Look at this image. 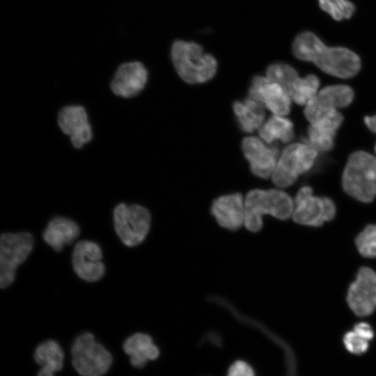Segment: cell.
<instances>
[{
    "label": "cell",
    "mask_w": 376,
    "mask_h": 376,
    "mask_svg": "<svg viewBox=\"0 0 376 376\" xmlns=\"http://www.w3.org/2000/svg\"><path fill=\"white\" fill-rule=\"evenodd\" d=\"M364 123L371 132L376 133V115L366 116L364 118Z\"/></svg>",
    "instance_id": "cell-31"
},
{
    "label": "cell",
    "mask_w": 376,
    "mask_h": 376,
    "mask_svg": "<svg viewBox=\"0 0 376 376\" xmlns=\"http://www.w3.org/2000/svg\"><path fill=\"white\" fill-rule=\"evenodd\" d=\"M345 348L351 353L361 354L368 348V340L359 336L354 331L347 332L343 337Z\"/></svg>",
    "instance_id": "cell-28"
},
{
    "label": "cell",
    "mask_w": 376,
    "mask_h": 376,
    "mask_svg": "<svg viewBox=\"0 0 376 376\" xmlns=\"http://www.w3.org/2000/svg\"><path fill=\"white\" fill-rule=\"evenodd\" d=\"M292 52L298 59L313 62L323 72L339 78H351L361 68V60L356 53L345 47H328L310 31L296 37Z\"/></svg>",
    "instance_id": "cell-1"
},
{
    "label": "cell",
    "mask_w": 376,
    "mask_h": 376,
    "mask_svg": "<svg viewBox=\"0 0 376 376\" xmlns=\"http://www.w3.org/2000/svg\"><path fill=\"white\" fill-rule=\"evenodd\" d=\"M72 364L81 376H103L109 370L112 356L92 333L84 332L71 347Z\"/></svg>",
    "instance_id": "cell-5"
},
{
    "label": "cell",
    "mask_w": 376,
    "mask_h": 376,
    "mask_svg": "<svg viewBox=\"0 0 376 376\" xmlns=\"http://www.w3.org/2000/svg\"><path fill=\"white\" fill-rule=\"evenodd\" d=\"M336 212L334 201L328 197L316 196L309 186L302 187L294 201L293 221L299 224L318 227L332 220Z\"/></svg>",
    "instance_id": "cell-9"
},
{
    "label": "cell",
    "mask_w": 376,
    "mask_h": 376,
    "mask_svg": "<svg viewBox=\"0 0 376 376\" xmlns=\"http://www.w3.org/2000/svg\"><path fill=\"white\" fill-rule=\"evenodd\" d=\"M150 212L141 205L120 203L113 208V229L121 242L127 247L142 243L150 231Z\"/></svg>",
    "instance_id": "cell-6"
},
{
    "label": "cell",
    "mask_w": 376,
    "mask_h": 376,
    "mask_svg": "<svg viewBox=\"0 0 376 376\" xmlns=\"http://www.w3.org/2000/svg\"><path fill=\"white\" fill-rule=\"evenodd\" d=\"M33 235L27 231L6 232L0 237V287H9L15 281L17 267L31 254Z\"/></svg>",
    "instance_id": "cell-7"
},
{
    "label": "cell",
    "mask_w": 376,
    "mask_h": 376,
    "mask_svg": "<svg viewBox=\"0 0 376 376\" xmlns=\"http://www.w3.org/2000/svg\"><path fill=\"white\" fill-rule=\"evenodd\" d=\"M242 147L253 174L261 178H267L272 175L279 159L276 147H268L253 136L244 139Z\"/></svg>",
    "instance_id": "cell-15"
},
{
    "label": "cell",
    "mask_w": 376,
    "mask_h": 376,
    "mask_svg": "<svg viewBox=\"0 0 376 376\" xmlns=\"http://www.w3.org/2000/svg\"><path fill=\"white\" fill-rule=\"evenodd\" d=\"M375 151L376 152V144H375Z\"/></svg>",
    "instance_id": "cell-32"
},
{
    "label": "cell",
    "mask_w": 376,
    "mask_h": 376,
    "mask_svg": "<svg viewBox=\"0 0 376 376\" xmlns=\"http://www.w3.org/2000/svg\"><path fill=\"white\" fill-rule=\"evenodd\" d=\"M102 258L103 253L97 243L89 240H79L72 252L73 271L79 279L86 282L98 281L106 271Z\"/></svg>",
    "instance_id": "cell-11"
},
{
    "label": "cell",
    "mask_w": 376,
    "mask_h": 376,
    "mask_svg": "<svg viewBox=\"0 0 376 376\" xmlns=\"http://www.w3.org/2000/svg\"><path fill=\"white\" fill-rule=\"evenodd\" d=\"M147 80L148 71L141 63L126 62L118 67L110 83V88L118 97L132 98L143 91Z\"/></svg>",
    "instance_id": "cell-14"
},
{
    "label": "cell",
    "mask_w": 376,
    "mask_h": 376,
    "mask_svg": "<svg viewBox=\"0 0 376 376\" xmlns=\"http://www.w3.org/2000/svg\"><path fill=\"white\" fill-rule=\"evenodd\" d=\"M355 244L366 258H376V224L367 225L357 236Z\"/></svg>",
    "instance_id": "cell-26"
},
{
    "label": "cell",
    "mask_w": 376,
    "mask_h": 376,
    "mask_svg": "<svg viewBox=\"0 0 376 376\" xmlns=\"http://www.w3.org/2000/svg\"><path fill=\"white\" fill-rule=\"evenodd\" d=\"M343 117L338 111L313 123L307 130V141L317 150L329 151L334 147V137Z\"/></svg>",
    "instance_id": "cell-18"
},
{
    "label": "cell",
    "mask_w": 376,
    "mask_h": 376,
    "mask_svg": "<svg viewBox=\"0 0 376 376\" xmlns=\"http://www.w3.org/2000/svg\"><path fill=\"white\" fill-rule=\"evenodd\" d=\"M259 134L269 143L275 141L287 143L294 136L293 124L289 119L282 116L274 115L260 127Z\"/></svg>",
    "instance_id": "cell-22"
},
{
    "label": "cell",
    "mask_w": 376,
    "mask_h": 376,
    "mask_svg": "<svg viewBox=\"0 0 376 376\" xmlns=\"http://www.w3.org/2000/svg\"><path fill=\"white\" fill-rule=\"evenodd\" d=\"M342 185L353 198L373 201L376 197V157L363 150L353 152L343 171Z\"/></svg>",
    "instance_id": "cell-4"
},
{
    "label": "cell",
    "mask_w": 376,
    "mask_h": 376,
    "mask_svg": "<svg viewBox=\"0 0 376 376\" xmlns=\"http://www.w3.org/2000/svg\"><path fill=\"white\" fill-rule=\"evenodd\" d=\"M318 3L322 10L337 21L350 18L355 11L354 5L347 0H318Z\"/></svg>",
    "instance_id": "cell-27"
},
{
    "label": "cell",
    "mask_w": 376,
    "mask_h": 376,
    "mask_svg": "<svg viewBox=\"0 0 376 376\" xmlns=\"http://www.w3.org/2000/svg\"><path fill=\"white\" fill-rule=\"evenodd\" d=\"M227 376H255V373L248 363L237 361L229 368Z\"/></svg>",
    "instance_id": "cell-29"
},
{
    "label": "cell",
    "mask_w": 376,
    "mask_h": 376,
    "mask_svg": "<svg viewBox=\"0 0 376 376\" xmlns=\"http://www.w3.org/2000/svg\"><path fill=\"white\" fill-rule=\"evenodd\" d=\"M320 80L314 75H308L304 78L297 77L295 81L291 97L299 105H306L318 93Z\"/></svg>",
    "instance_id": "cell-24"
},
{
    "label": "cell",
    "mask_w": 376,
    "mask_h": 376,
    "mask_svg": "<svg viewBox=\"0 0 376 376\" xmlns=\"http://www.w3.org/2000/svg\"><path fill=\"white\" fill-rule=\"evenodd\" d=\"M354 96V91L351 87L337 84L324 87L315 95V98L323 106L337 109L349 106Z\"/></svg>",
    "instance_id": "cell-23"
},
{
    "label": "cell",
    "mask_w": 376,
    "mask_h": 376,
    "mask_svg": "<svg viewBox=\"0 0 376 376\" xmlns=\"http://www.w3.org/2000/svg\"><path fill=\"white\" fill-rule=\"evenodd\" d=\"M317 151L308 143H296L287 146L272 173L275 185L287 187L292 185L299 175L312 168L318 156Z\"/></svg>",
    "instance_id": "cell-8"
},
{
    "label": "cell",
    "mask_w": 376,
    "mask_h": 376,
    "mask_svg": "<svg viewBox=\"0 0 376 376\" xmlns=\"http://www.w3.org/2000/svg\"><path fill=\"white\" fill-rule=\"evenodd\" d=\"M233 110L240 128L246 132H252L258 128L265 118L264 106L250 98L236 101Z\"/></svg>",
    "instance_id": "cell-21"
},
{
    "label": "cell",
    "mask_w": 376,
    "mask_h": 376,
    "mask_svg": "<svg viewBox=\"0 0 376 376\" xmlns=\"http://www.w3.org/2000/svg\"><path fill=\"white\" fill-rule=\"evenodd\" d=\"M294 201L290 195L279 189H253L244 199V226L251 232L263 227V217L269 214L280 220L292 217Z\"/></svg>",
    "instance_id": "cell-2"
},
{
    "label": "cell",
    "mask_w": 376,
    "mask_h": 376,
    "mask_svg": "<svg viewBox=\"0 0 376 376\" xmlns=\"http://www.w3.org/2000/svg\"><path fill=\"white\" fill-rule=\"evenodd\" d=\"M353 331L363 338L370 340L374 337V331L371 326L364 322H361L356 324Z\"/></svg>",
    "instance_id": "cell-30"
},
{
    "label": "cell",
    "mask_w": 376,
    "mask_h": 376,
    "mask_svg": "<svg viewBox=\"0 0 376 376\" xmlns=\"http://www.w3.org/2000/svg\"><path fill=\"white\" fill-rule=\"evenodd\" d=\"M266 77L271 81L279 84L291 95L292 86L298 77V74L290 65L278 63L272 64L267 68Z\"/></svg>",
    "instance_id": "cell-25"
},
{
    "label": "cell",
    "mask_w": 376,
    "mask_h": 376,
    "mask_svg": "<svg viewBox=\"0 0 376 376\" xmlns=\"http://www.w3.org/2000/svg\"><path fill=\"white\" fill-rule=\"evenodd\" d=\"M57 123L61 132L69 136L75 148H81L93 139V129L83 106L63 107L58 113Z\"/></svg>",
    "instance_id": "cell-12"
},
{
    "label": "cell",
    "mask_w": 376,
    "mask_h": 376,
    "mask_svg": "<svg viewBox=\"0 0 376 376\" xmlns=\"http://www.w3.org/2000/svg\"><path fill=\"white\" fill-rule=\"evenodd\" d=\"M249 95L250 98L260 102L275 115L285 116L290 112V95L279 84L267 77H255Z\"/></svg>",
    "instance_id": "cell-13"
},
{
    "label": "cell",
    "mask_w": 376,
    "mask_h": 376,
    "mask_svg": "<svg viewBox=\"0 0 376 376\" xmlns=\"http://www.w3.org/2000/svg\"><path fill=\"white\" fill-rule=\"evenodd\" d=\"M35 361L41 366L37 376H54L60 371L64 362V352L54 340H47L40 343L33 354Z\"/></svg>",
    "instance_id": "cell-20"
},
{
    "label": "cell",
    "mask_w": 376,
    "mask_h": 376,
    "mask_svg": "<svg viewBox=\"0 0 376 376\" xmlns=\"http://www.w3.org/2000/svg\"><path fill=\"white\" fill-rule=\"evenodd\" d=\"M123 348L125 353L130 356L131 364L137 368L144 367L148 361L155 360L159 354L150 336L141 332L127 338Z\"/></svg>",
    "instance_id": "cell-19"
},
{
    "label": "cell",
    "mask_w": 376,
    "mask_h": 376,
    "mask_svg": "<svg viewBox=\"0 0 376 376\" xmlns=\"http://www.w3.org/2000/svg\"><path fill=\"white\" fill-rule=\"evenodd\" d=\"M346 301L357 315L365 317L376 310V272L369 267H361L350 284Z\"/></svg>",
    "instance_id": "cell-10"
},
{
    "label": "cell",
    "mask_w": 376,
    "mask_h": 376,
    "mask_svg": "<svg viewBox=\"0 0 376 376\" xmlns=\"http://www.w3.org/2000/svg\"><path fill=\"white\" fill-rule=\"evenodd\" d=\"M171 58L179 76L189 84H201L212 79L217 63L210 54L196 42L176 40L171 47Z\"/></svg>",
    "instance_id": "cell-3"
},
{
    "label": "cell",
    "mask_w": 376,
    "mask_h": 376,
    "mask_svg": "<svg viewBox=\"0 0 376 376\" xmlns=\"http://www.w3.org/2000/svg\"><path fill=\"white\" fill-rule=\"evenodd\" d=\"M211 212L224 228L235 230L244 225V201L239 193L217 198L212 204Z\"/></svg>",
    "instance_id": "cell-16"
},
{
    "label": "cell",
    "mask_w": 376,
    "mask_h": 376,
    "mask_svg": "<svg viewBox=\"0 0 376 376\" xmlns=\"http://www.w3.org/2000/svg\"><path fill=\"white\" fill-rule=\"evenodd\" d=\"M80 228L73 219L56 216L47 223L42 237L54 251H61L65 245L72 244L79 235Z\"/></svg>",
    "instance_id": "cell-17"
}]
</instances>
